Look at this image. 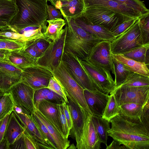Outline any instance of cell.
Returning <instances> with one entry per match:
<instances>
[{"mask_svg":"<svg viewBox=\"0 0 149 149\" xmlns=\"http://www.w3.org/2000/svg\"><path fill=\"white\" fill-rule=\"evenodd\" d=\"M47 8L48 14V20L62 18L63 17L60 11L52 5H47Z\"/></svg>","mask_w":149,"mask_h":149,"instance_id":"obj_47","label":"cell"},{"mask_svg":"<svg viewBox=\"0 0 149 149\" xmlns=\"http://www.w3.org/2000/svg\"><path fill=\"white\" fill-rule=\"evenodd\" d=\"M9 149H26L23 134L14 143L10 146Z\"/></svg>","mask_w":149,"mask_h":149,"instance_id":"obj_52","label":"cell"},{"mask_svg":"<svg viewBox=\"0 0 149 149\" xmlns=\"http://www.w3.org/2000/svg\"><path fill=\"white\" fill-rule=\"evenodd\" d=\"M10 114L7 115L3 119L2 123L0 126V143L4 137L7 125Z\"/></svg>","mask_w":149,"mask_h":149,"instance_id":"obj_53","label":"cell"},{"mask_svg":"<svg viewBox=\"0 0 149 149\" xmlns=\"http://www.w3.org/2000/svg\"><path fill=\"white\" fill-rule=\"evenodd\" d=\"M45 100L56 104H62L64 99L60 95L50 90Z\"/></svg>","mask_w":149,"mask_h":149,"instance_id":"obj_50","label":"cell"},{"mask_svg":"<svg viewBox=\"0 0 149 149\" xmlns=\"http://www.w3.org/2000/svg\"><path fill=\"white\" fill-rule=\"evenodd\" d=\"M67 97L68 104L69 106L72 123L69 135L75 140L76 147L77 149H78L82 136L86 111L74 103L69 97Z\"/></svg>","mask_w":149,"mask_h":149,"instance_id":"obj_15","label":"cell"},{"mask_svg":"<svg viewBox=\"0 0 149 149\" xmlns=\"http://www.w3.org/2000/svg\"><path fill=\"white\" fill-rule=\"evenodd\" d=\"M78 59L98 90L109 94L114 90L116 86L111 71L94 66L86 59Z\"/></svg>","mask_w":149,"mask_h":149,"instance_id":"obj_7","label":"cell"},{"mask_svg":"<svg viewBox=\"0 0 149 149\" xmlns=\"http://www.w3.org/2000/svg\"><path fill=\"white\" fill-rule=\"evenodd\" d=\"M149 43L142 45L121 54L149 66Z\"/></svg>","mask_w":149,"mask_h":149,"instance_id":"obj_29","label":"cell"},{"mask_svg":"<svg viewBox=\"0 0 149 149\" xmlns=\"http://www.w3.org/2000/svg\"><path fill=\"white\" fill-rule=\"evenodd\" d=\"M22 70L8 61H0V92H8L22 81Z\"/></svg>","mask_w":149,"mask_h":149,"instance_id":"obj_14","label":"cell"},{"mask_svg":"<svg viewBox=\"0 0 149 149\" xmlns=\"http://www.w3.org/2000/svg\"><path fill=\"white\" fill-rule=\"evenodd\" d=\"M2 121H3V119L0 120V126L2 123Z\"/></svg>","mask_w":149,"mask_h":149,"instance_id":"obj_59","label":"cell"},{"mask_svg":"<svg viewBox=\"0 0 149 149\" xmlns=\"http://www.w3.org/2000/svg\"><path fill=\"white\" fill-rule=\"evenodd\" d=\"M85 8L96 6L111 10L129 18H138L143 16L135 10L113 0H83Z\"/></svg>","mask_w":149,"mask_h":149,"instance_id":"obj_17","label":"cell"},{"mask_svg":"<svg viewBox=\"0 0 149 149\" xmlns=\"http://www.w3.org/2000/svg\"><path fill=\"white\" fill-rule=\"evenodd\" d=\"M63 17L74 19L81 16L85 9L83 0H49Z\"/></svg>","mask_w":149,"mask_h":149,"instance_id":"obj_19","label":"cell"},{"mask_svg":"<svg viewBox=\"0 0 149 149\" xmlns=\"http://www.w3.org/2000/svg\"><path fill=\"white\" fill-rule=\"evenodd\" d=\"M47 22L48 24L44 34V37L51 41H54L62 32L65 25V20L62 18H59L47 20Z\"/></svg>","mask_w":149,"mask_h":149,"instance_id":"obj_27","label":"cell"},{"mask_svg":"<svg viewBox=\"0 0 149 149\" xmlns=\"http://www.w3.org/2000/svg\"><path fill=\"white\" fill-rule=\"evenodd\" d=\"M14 0L18 11L9 25V30L17 33L29 26L47 24V1Z\"/></svg>","mask_w":149,"mask_h":149,"instance_id":"obj_2","label":"cell"},{"mask_svg":"<svg viewBox=\"0 0 149 149\" xmlns=\"http://www.w3.org/2000/svg\"><path fill=\"white\" fill-rule=\"evenodd\" d=\"M11 51L6 49H0V61H7Z\"/></svg>","mask_w":149,"mask_h":149,"instance_id":"obj_55","label":"cell"},{"mask_svg":"<svg viewBox=\"0 0 149 149\" xmlns=\"http://www.w3.org/2000/svg\"><path fill=\"white\" fill-rule=\"evenodd\" d=\"M3 93L0 92V98L2 96Z\"/></svg>","mask_w":149,"mask_h":149,"instance_id":"obj_58","label":"cell"},{"mask_svg":"<svg viewBox=\"0 0 149 149\" xmlns=\"http://www.w3.org/2000/svg\"><path fill=\"white\" fill-rule=\"evenodd\" d=\"M130 8L141 14L143 16L149 14V10L140 0H113Z\"/></svg>","mask_w":149,"mask_h":149,"instance_id":"obj_38","label":"cell"},{"mask_svg":"<svg viewBox=\"0 0 149 149\" xmlns=\"http://www.w3.org/2000/svg\"><path fill=\"white\" fill-rule=\"evenodd\" d=\"M18 11L14 0H0V30H9V27Z\"/></svg>","mask_w":149,"mask_h":149,"instance_id":"obj_22","label":"cell"},{"mask_svg":"<svg viewBox=\"0 0 149 149\" xmlns=\"http://www.w3.org/2000/svg\"></svg>","mask_w":149,"mask_h":149,"instance_id":"obj_61","label":"cell"},{"mask_svg":"<svg viewBox=\"0 0 149 149\" xmlns=\"http://www.w3.org/2000/svg\"><path fill=\"white\" fill-rule=\"evenodd\" d=\"M112 56L124 64L132 72L149 77L148 66L145 63L127 58L121 54H112Z\"/></svg>","mask_w":149,"mask_h":149,"instance_id":"obj_26","label":"cell"},{"mask_svg":"<svg viewBox=\"0 0 149 149\" xmlns=\"http://www.w3.org/2000/svg\"><path fill=\"white\" fill-rule=\"evenodd\" d=\"M143 44L149 43V14L139 18Z\"/></svg>","mask_w":149,"mask_h":149,"instance_id":"obj_40","label":"cell"},{"mask_svg":"<svg viewBox=\"0 0 149 149\" xmlns=\"http://www.w3.org/2000/svg\"><path fill=\"white\" fill-rule=\"evenodd\" d=\"M119 143L115 140L112 141L111 143L107 146L106 149H125L126 147L123 145L120 146Z\"/></svg>","mask_w":149,"mask_h":149,"instance_id":"obj_54","label":"cell"},{"mask_svg":"<svg viewBox=\"0 0 149 149\" xmlns=\"http://www.w3.org/2000/svg\"><path fill=\"white\" fill-rule=\"evenodd\" d=\"M7 61L20 68L37 64L36 62L21 50L11 51Z\"/></svg>","mask_w":149,"mask_h":149,"instance_id":"obj_28","label":"cell"},{"mask_svg":"<svg viewBox=\"0 0 149 149\" xmlns=\"http://www.w3.org/2000/svg\"><path fill=\"white\" fill-rule=\"evenodd\" d=\"M35 90L21 81L13 86L10 93L15 105L25 113L30 114L34 108L33 96Z\"/></svg>","mask_w":149,"mask_h":149,"instance_id":"obj_13","label":"cell"},{"mask_svg":"<svg viewBox=\"0 0 149 149\" xmlns=\"http://www.w3.org/2000/svg\"><path fill=\"white\" fill-rule=\"evenodd\" d=\"M111 42L103 40L95 44L86 60L94 66L108 70L114 74Z\"/></svg>","mask_w":149,"mask_h":149,"instance_id":"obj_11","label":"cell"},{"mask_svg":"<svg viewBox=\"0 0 149 149\" xmlns=\"http://www.w3.org/2000/svg\"><path fill=\"white\" fill-rule=\"evenodd\" d=\"M140 118L144 124L149 128V101L145 104Z\"/></svg>","mask_w":149,"mask_h":149,"instance_id":"obj_51","label":"cell"},{"mask_svg":"<svg viewBox=\"0 0 149 149\" xmlns=\"http://www.w3.org/2000/svg\"><path fill=\"white\" fill-rule=\"evenodd\" d=\"M68 149H77L76 147V146H75L74 143L72 144L70 146H69L68 148Z\"/></svg>","mask_w":149,"mask_h":149,"instance_id":"obj_57","label":"cell"},{"mask_svg":"<svg viewBox=\"0 0 149 149\" xmlns=\"http://www.w3.org/2000/svg\"><path fill=\"white\" fill-rule=\"evenodd\" d=\"M15 105L11 94L7 92L0 98V120L13 111Z\"/></svg>","mask_w":149,"mask_h":149,"instance_id":"obj_33","label":"cell"},{"mask_svg":"<svg viewBox=\"0 0 149 149\" xmlns=\"http://www.w3.org/2000/svg\"><path fill=\"white\" fill-rule=\"evenodd\" d=\"M47 0V1H48V0Z\"/></svg>","mask_w":149,"mask_h":149,"instance_id":"obj_60","label":"cell"},{"mask_svg":"<svg viewBox=\"0 0 149 149\" xmlns=\"http://www.w3.org/2000/svg\"><path fill=\"white\" fill-rule=\"evenodd\" d=\"M92 115L85 111L82 136L78 149H99L101 148V143L92 122Z\"/></svg>","mask_w":149,"mask_h":149,"instance_id":"obj_16","label":"cell"},{"mask_svg":"<svg viewBox=\"0 0 149 149\" xmlns=\"http://www.w3.org/2000/svg\"><path fill=\"white\" fill-rule=\"evenodd\" d=\"M92 120L100 142L107 145L108 131L110 128V123L102 116L92 115Z\"/></svg>","mask_w":149,"mask_h":149,"instance_id":"obj_30","label":"cell"},{"mask_svg":"<svg viewBox=\"0 0 149 149\" xmlns=\"http://www.w3.org/2000/svg\"><path fill=\"white\" fill-rule=\"evenodd\" d=\"M67 26L64 51L78 58H86L92 47L103 40L87 32L76 23L74 19L63 17Z\"/></svg>","mask_w":149,"mask_h":149,"instance_id":"obj_3","label":"cell"},{"mask_svg":"<svg viewBox=\"0 0 149 149\" xmlns=\"http://www.w3.org/2000/svg\"><path fill=\"white\" fill-rule=\"evenodd\" d=\"M86 102L93 115L102 116L110 95L98 90H84Z\"/></svg>","mask_w":149,"mask_h":149,"instance_id":"obj_18","label":"cell"},{"mask_svg":"<svg viewBox=\"0 0 149 149\" xmlns=\"http://www.w3.org/2000/svg\"><path fill=\"white\" fill-rule=\"evenodd\" d=\"M108 136L128 149H149V128L140 118H134L120 113L110 121Z\"/></svg>","mask_w":149,"mask_h":149,"instance_id":"obj_1","label":"cell"},{"mask_svg":"<svg viewBox=\"0 0 149 149\" xmlns=\"http://www.w3.org/2000/svg\"><path fill=\"white\" fill-rule=\"evenodd\" d=\"M61 104L69 129L70 130L72 127V123L69 105L68 103L64 100L63 101Z\"/></svg>","mask_w":149,"mask_h":149,"instance_id":"obj_49","label":"cell"},{"mask_svg":"<svg viewBox=\"0 0 149 149\" xmlns=\"http://www.w3.org/2000/svg\"><path fill=\"white\" fill-rule=\"evenodd\" d=\"M74 19L78 26L87 32L100 39L111 42L116 38L107 29L103 26L89 22L82 15Z\"/></svg>","mask_w":149,"mask_h":149,"instance_id":"obj_21","label":"cell"},{"mask_svg":"<svg viewBox=\"0 0 149 149\" xmlns=\"http://www.w3.org/2000/svg\"><path fill=\"white\" fill-rule=\"evenodd\" d=\"M50 90L47 88H43L35 90L33 96V104L35 108L38 109L40 102L45 100Z\"/></svg>","mask_w":149,"mask_h":149,"instance_id":"obj_43","label":"cell"},{"mask_svg":"<svg viewBox=\"0 0 149 149\" xmlns=\"http://www.w3.org/2000/svg\"><path fill=\"white\" fill-rule=\"evenodd\" d=\"M115 76L114 82L116 88L122 84L127 77L133 72L128 69L124 64L112 56Z\"/></svg>","mask_w":149,"mask_h":149,"instance_id":"obj_31","label":"cell"},{"mask_svg":"<svg viewBox=\"0 0 149 149\" xmlns=\"http://www.w3.org/2000/svg\"><path fill=\"white\" fill-rule=\"evenodd\" d=\"M30 115L40 132L52 149H57L55 141L46 126L33 111Z\"/></svg>","mask_w":149,"mask_h":149,"instance_id":"obj_36","label":"cell"},{"mask_svg":"<svg viewBox=\"0 0 149 149\" xmlns=\"http://www.w3.org/2000/svg\"><path fill=\"white\" fill-rule=\"evenodd\" d=\"M146 103H129L123 104L119 107L120 112L124 116L130 118H138L141 116Z\"/></svg>","mask_w":149,"mask_h":149,"instance_id":"obj_32","label":"cell"},{"mask_svg":"<svg viewBox=\"0 0 149 149\" xmlns=\"http://www.w3.org/2000/svg\"><path fill=\"white\" fill-rule=\"evenodd\" d=\"M52 42L44 37L38 39L33 43L40 57L42 54Z\"/></svg>","mask_w":149,"mask_h":149,"instance_id":"obj_45","label":"cell"},{"mask_svg":"<svg viewBox=\"0 0 149 149\" xmlns=\"http://www.w3.org/2000/svg\"><path fill=\"white\" fill-rule=\"evenodd\" d=\"M0 36L9 38L20 40L25 42L26 40L23 35L9 30L0 31Z\"/></svg>","mask_w":149,"mask_h":149,"instance_id":"obj_48","label":"cell"},{"mask_svg":"<svg viewBox=\"0 0 149 149\" xmlns=\"http://www.w3.org/2000/svg\"><path fill=\"white\" fill-rule=\"evenodd\" d=\"M53 76L65 90L68 97L75 104L92 115L86 103L84 89L72 77L62 60L52 71Z\"/></svg>","mask_w":149,"mask_h":149,"instance_id":"obj_4","label":"cell"},{"mask_svg":"<svg viewBox=\"0 0 149 149\" xmlns=\"http://www.w3.org/2000/svg\"><path fill=\"white\" fill-rule=\"evenodd\" d=\"M33 111L47 127L54 139L57 149H66L70 146V141L64 138L56 127L37 109L34 108Z\"/></svg>","mask_w":149,"mask_h":149,"instance_id":"obj_23","label":"cell"},{"mask_svg":"<svg viewBox=\"0 0 149 149\" xmlns=\"http://www.w3.org/2000/svg\"><path fill=\"white\" fill-rule=\"evenodd\" d=\"M82 15L89 22L103 26L110 31L123 21L130 19L108 9L96 6L85 8Z\"/></svg>","mask_w":149,"mask_h":149,"instance_id":"obj_5","label":"cell"},{"mask_svg":"<svg viewBox=\"0 0 149 149\" xmlns=\"http://www.w3.org/2000/svg\"><path fill=\"white\" fill-rule=\"evenodd\" d=\"M21 50L37 63V60L40 57V55L35 48L33 44L25 46Z\"/></svg>","mask_w":149,"mask_h":149,"instance_id":"obj_46","label":"cell"},{"mask_svg":"<svg viewBox=\"0 0 149 149\" xmlns=\"http://www.w3.org/2000/svg\"><path fill=\"white\" fill-rule=\"evenodd\" d=\"M139 18L131 26L111 42L112 54H121L143 45Z\"/></svg>","mask_w":149,"mask_h":149,"instance_id":"obj_6","label":"cell"},{"mask_svg":"<svg viewBox=\"0 0 149 149\" xmlns=\"http://www.w3.org/2000/svg\"><path fill=\"white\" fill-rule=\"evenodd\" d=\"M21 69L22 81L35 90L47 88L50 79L53 76L49 69L38 64Z\"/></svg>","mask_w":149,"mask_h":149,"instance_id":"obj_9","label":"cell"},{"mask_svg":"<svg viewBox=\"0 0 149 149\" xmlns=\"http://www.w3.org/2000/svg\"><path fill=\"white\" fill-rule=\"evenodd\" d=\"M62 61L72 77L84 89L98 90L77 56L64 51Z\"/></svg>","mask_w":149,"mask_h":149,"instance_id":"obj_10","label":"cell"},{"mask_svg":"<svg viewBox=\"0 0 149 149\" xmlns=\"http://www.w3.org/2000/svg\"><path fill=\"white\" fill-rule=\"evenodd\" d=\"M67 31L65 24L60 35L51 42L42 54L38 59L37 64L45 67L52 72L58 66L62 60Z\"/></svg>","mask_w":149,"mask_h":149,"instance_id":"obj_8","label":"cell"},{"mask_svg":"<svg viewBox=\"0 0 149 149\" xmlns=\"http://www.w3.org/2000/svg\"><path fill=\"white\" fill-rule=\"evenodd\" d=\"M24 130V128L13 111L10 115L4 138L10 146L23 134Z\"/></svg>","mask_w":149,"mask_h":149,"instance_id":"obj_24","label":"cell"},{"mask_svg":"<svg viewBox=\"0 0 149 149\" xmlns=\"http://www.w3.org/2000/svg\"><path fill=\"white\" fill-rule=\"evenodd\" d=\"M25 43L23 40L0 36V49L20 50L24 47Z\"/></svg>","mask_w":149,"mask_h":149,"instance_id":"obj_37","label":"cell"},{"mask_svg":"<svg viewBox=\"0 0 149 149\" xmlns=\"http://www.w3.org/2000/svg\"><path fill=\"white\" fill-rule=\"evenodd\" d=\"M13 111L25 130L31 136L38 142L48 146L52 149L40 132L30 114L25 113L22 110Z\"/></svg>","mask_w":149,"mask_h":149,"instance_id":"obj_20","label":"cell"},{"mask_svg":"<svg viewBox=\"0 0 149 149\" xmlns=\"http://www.w3.org/2000/svg\"><path fill=\"white\" fill-rule=\"evenodd\" d=\"M58 104L43 100L40 102L37 109L56 127L62 135L59 120Z\"/></svg>","mask_w":149,"mask_h":149,"instance_id":"obj_25","label":"cell"},{"mask_svg":"<svg viewBox=\"0 0 149 149\" xmlns=\"http://www.w3.org/2000/svg\"><path fill=\"white\" fill-rule=\"evenodd\" d=\"M23 136L26 149H40L39 143L31 136L25 129Z\"/></svg>","mask_w":149,"mask_h":149,"instance_id":"obj_44","label":"cell"},{"mask_svg":"<svg viewBox=\"0 0 149 149\" xmlns=\"http://www.w3.org/2000/svg\"><path fill=\"white\" fill-rule=\"evenodd\" d=\"M47 88L60 95L66 102L68 103V97L65 90L54 76L50 79Z\"/></svg>","mask_w":149,"mask_h":149,"instance_id":"obj_39","label":"cell"},{"mask_svg":"<svg viewBox=\"0 0 149 149\" xmlns=\"http://www.w3.org/2000/svg\"><path fill=\"white\" fill-rule=\"evenodd\" d=\"M58 118L62 134L65 138L68 139L70 134L69 129L61 104H58Z\"/></svg>","mask_w":149,"mask_h":149,"instance_id":"obj_41","label":"cell"},{"mask_svg":"<svg viewBox=\"0 0 149 149\" xmlns=\"http://www.w3.org/2000/svg\"><path fill=\"white\" fill-rule=\"evenodd\" d=\"M9 146L7 141L4 138L0 143V149H9Z\"/></svg>","mask_w":149,"mask_h":149,"instance_id":"obj_56","label":"cell"},{"mask_svg":"<svg viewBox=\"0 0 149 149\" xmlns=\"http://www.w3.org/2000/svg\"><path fill=\"white\" fill-rule=\"evenodd\" d=\"M138 18H130L125 20L111 32L116 38L133 25Z\"/></svg>","mask_w":149,"mask_h":149,"instance_id":"obj_42","label":"cell"},{"mask_svg":"<svg viewBox=\"0 0 149 149\" xmlns=\"http://www.w3.org/2000/svg\"><path fill=\"white\" fill-rule=\"evenodd\" d=\"M149 86V77L136 73H133L130 74L126 80L118 87L123 86L138 87Z\"/></svg>","mask_w":149,"mask_h":149,"instance_id":"obj_34","label":"cell"},{"mask_svg":"<svg viewBox=\"0 0 149 149\" xmlns=\"http://www.w3.org/2000/svg\"><path fill=\"white\" fill-rule=\"evenodd\" d=\"M120 111V108L116 103L113 95L110 94L102 117L110 123L111 120L119 114Z\"/></svg>","mask_w":149,"mask_h":149,"instance_id":"obj_35","label":"cell"},{"mask_svg":"<svg viewBox=\"0 0 149 149\" xmlns=\"http://www.w3.org/2000/svg\"><path fill=\"white\" fill-rule=\"evenodd\" d=\"M111 94L113 95L118 107L129 103L144 104L149 101V86L119 87L116 88Z\"/></svg>","mask_w":149,"mask_h":149,"instance_id":"obj_12","label":"cell"}]
</instances>
